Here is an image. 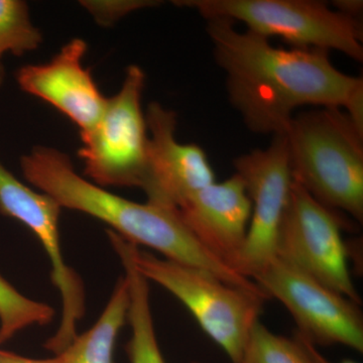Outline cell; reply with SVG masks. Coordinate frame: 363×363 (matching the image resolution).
<instances>
[{
	"mask_svg": "<svg viewBox=\"0 0 363 363\" xmlns=\"http://www.w3.org/2000/svg\"><path fill=\"white\" fill-rule=\"evenodd\" d=\"M206 21L229 101L253 133L284 135L302 106L343 109L363 126V79L339 71L328 51L279 49L226 18Z\"/></svg>",
	"mask_w": 363,
	"mask_h": 363,
	"instance_id": "cell-1",
	"label": "cell"
},
{
	"mask_svg": "<svg viewBox=\"0 0 363 363\" xmlns=\"http://www.w3.org/2000/svg\"><path fill=\"white\" fill-rule=\"evenodd\" d=\"M26 180L61 208L76 210L111 226L133 245L156 250L179 264L204 269L224 283L250 290V279L215 259L198 242L178 212L147 201H130L79 176L61 150L39 145L21 157Z\"/></svg>",
	"mask_w": 363,
	"mask_h": 363,
	"instance_id": "cell-2",
	"label": "cell"
},
{
	"mask_svg": "<svg viewBox=\"0 0 363 363\" xmlns=\"http://www.w3.org/2000/svg\"><path fill=\"white\" fill-rule=\"evenodd\" d=\"M293 180L322 205L363 220V126L340 108L294 116L284 133Z\"/></svg>",
	"mask_w": 363,
	"mask_h": 363,
	"instance_id": "cell-3",
	"label": "cell"
},
{
	"mask_svg": "<svg viewBox=\"0 0 363 363\" xmlns=\"http://www.w3.org/2000/svg\"><path fill=\"white\" fill-rule=\"evenodd\" d=\"M177 6L195 9L205 20L240 21L247 30L278 37L297 49L338 51L363 60V28L359 18L332 9L317 0H180Z\"/></svg>",
	"mask_w": 363,
	"mask_h": 363,
	"instance_id": "cell-4",
	"label": "cell"
},
{
	"mask_svg": "<svg viewBox=\"0 0 363 363\" xmlns=\"http://www.w3.org/2000/svg\"><path fill=\"white\" fill-rule=\"evenodd\" d=\"M138 247L133 245L138 272L179 298L231 362L238 363L267 298L228 285L204 269L160 259Z\"/></svg>",
	"mask_w": 363,
	"mask_h": 363,
	"instance_id": "cell-5",
	"label": "cell"
},
{
	"mask_svg": "<svg viewBox=\"0 0 363 363\" xmlns=\"http://www.w3.org/2000/svg\"><path fill=\"white\" fill-rule=\"evenodd\" d=\"M145 74L140 67L126 70L116 95L107 98L98 123L80 133L78 155L85 174L100 187L143 188L147 169L149 133L142 98Z\"/></svg>",
	"mask_w": 363,
	"mask_h": 363,
	"instance_id": "cell-6",
	"label": "cell"
},
{
	"mask_svg": "<svg viewBox=\"0 0 363 363\" xmlns=\"http://www.w3.org/2000/svg\"><path fill=\"white\" fill-rule=\"evenodd\" d=\"M344 224L334 210L317 201L293 180L279 226L276 257L298 267L357 304H362L347 264Z\"/></svg>",
	"mask_w": 363,
	"mask_h": 363,
	"instance_id": "cell-7",
	"label": "cell"
},
{
	"mask_svg": "<svg viewBox=\"0 0 363 363\" xmlns=\"http://www.w3.org/2000/svg\"><path fill=\"white\" fill-rule=\"evenodd\" d=\"M253 281L291 313L298 332L317 345H340L362 353L359 305L276 257Z\"/></svg>",
	"mask_w": 363,
	"mask_h": 363,
	"instance_id": "cell-8",
	"label": "cell"
},
{
	"mask_svg": "<svg viewBox=\"0 0 363 363\" xmlns=\"http://www.w3.org/2000/svg\"><path fill=\"white\" fill-rule=\"evenodd\" d=\"M233 166L252 201V217L238 272L253 281L276 257L279 226L290 198L293 177L285 135L272 136L266 149L236 157Z\"/></svg>",
	"mask_w": 363,
	"mask_h": 363,
	"instance_id": "cell-9",
	"label": "cell"
},
{
	"mask_svg": "<svg viewBox=\"0 0 363 363\" xmlns=\"http://www.w3.org/2000/svg\"><path fill=\"white\" fill-rule=\"evenodd\" d=\"M61 209L52 197L28 188L0 162V212L28 227L51 260L52 281L61 295L63 308L58 330L45 346L56 354L63 352L77 337L78 322L85 313L82 279L66 264L62 252Z\"/></svg>",
	"mask_w": 363,
	"mask_h": 363,
	"instance_id": "cell-10",
	"label": "cell"
},
{
	"mask_svg": "<svg viewBox=\"0 0 363 363\" xmlns=\"http://www.w3.org/2000/svg\"><path fill=\"white\" fill-rule=\"evenodd\" d=\"M149 133L147 169L143 190L147 201L175 209L190 196L215 182L206 152L176 138L177 114L159 102L145 112Z\"/></svg>",
	"mask_w": 363,
	"mask_h": 363,
	"instance_id": "cell-11",
	"label": "cell"
},
{
	"mask_svg": "<svg viewBox=\"0 0 363 363\" xmlns=\"http://www.w3.org/2000/svg\"><path fill=\"white\" fill-rule=\"evenodd\" d=\"M177 212L208 252L238 272L252 217V201L238 174L197 191Z\"/></svg>",
	"mask_w": 363,
	"mask_h": 363,
	"instance_id": "cell-12",
	"label": "cell"
},
{
	"mask_svg": "<svg viewBox=\"0 0 363 363\" xmlns=\"http://www.w3.org/2000/svg\"><path fill=\"white\" fill-rule=\"evenodd\" d=\"M86 51L85 40L75 38L51 61L23 66L16 74L21 90L65 114L78 126L80 133L90 130L98 123L107 100L89 69L83 66Z\"/></svg>",
	"mask_w": 363,
	"mask_h": 363,
	"instance_id": "cell-13",
	"label": "cell"
},
{
	"mask_svg": "<svg viewBox=\"0 0 363 363\" xmlns=\"http://www.w3.org/2000/svg\"><path fill=\"white\" fill-rule=\"evenodd\" d=\"M112 247L116 250L124 269L130 294L128 320L131 337L126 344L130 363H167L160 350L150 309L149 281L136 269L133 257V243L121 235L107 233Z\"/></svg>",
	"mask_w": 363,
	"mask_h": 363,
	"instance_id": "cell-14",
	"label": "cell"
},
{
	"mask_svg": "<svg viewBox=\"0 0 363 363\" xmlns=\"http://www.w3.org/2000/svg\"><path fill=\"white\" fill-rule=\"evenodd\" d=\"M130 294L126 279L117 281L111 300L96 323L60 354L65 363H116L114 348L119 332L128 320Z\"/></svg>",
	"mask_w": 363,
	"mask_h": 363,
	"instance_id": "cell-15",
	"label": "cell"
},
{
	"mask_svg": "<svg viewBox=\"0 0 363 363\" xmlns=\"http://www.w3.org/2000/svg\"><path fill=\"white\" fill-rule=\"evenodd\" d=\"M55 310L21 295L0 274V344L32 325L49 324Z\"/></svg>",
	"mask_w": 363,
	"mask_h": 363,
	"instance_id": "cell-16",
	"label": "cell"
},
{
	"mask_svg": "<svg viewBox=\"0 0 363 363\" xmlns=\"http://www.w3.org/2000/svg\"><path fill=\"white\" fill-rule=\"evenodd\" d=\"M43 42L30 21L28 6L21 0H0V63L6 54L21 56L35 51Z\"/></svg>",
	"mask_w": 363,
	"mask_h": 363,
	"instance_id": "cell-17",
	"label": "cell"
},
{
	"mask_svg": "<svg viewBox=\"0 0 363 363\" xmlns=\"http://www.w3.org/2000/svg\"><path fill=\"white\" fill-rule=\"evenodd\" d=\"M238 363H308L304 353L294 339L272 333L257 322Z\"/></svg>",
	"mask_w": 363,
	"mask_h": 363,
	"instance_id": "cell-18",
	"label": "cell"
},
{
	"mask_svg": "<svg viewBox=\"0 0 363 363\" xmlns=\"http://www.w3.org/2000/svg\"><path fill=\"white\" fill-rule=\"evenodd\" d=\"M82 4L100 23L108 25L135 9L157 6L159 2L131 0V1H84Z\"/></svg>",
	"mask_w": 363,
	"mask_h": 363,
	"instance_id": "cell-19",
	"label": "cell"
},
{
	"mask_svg": "<svg viewBox=\"0 0 363 363\" xmlns=\"http://www.w3.org/2000/svg\"><path fill=\"white\" fill-rule=\"evenodd\" d=\"M294 340L297 342L298 345L300 346L301 350H302L303 353H304L306 358H307L308 362L309 363H333L329 362L326 357L318 350L317 346H315L314 344L310 342L308 339H306L304 336L301 335L298 331L295 332L293 336ZM338 363H358L354 362V360L351 359H344L342 362Z\"/></svg>",
	"mask_w": 363,
	"mask_h": 363,
	"instance_id": "cell-20",
	"label": "cell"
},
{
	"mask_svg": "<svg viewBox=\"0 0 363 363\" xmlns=\"http://www.w3.org/2000/svg\"><path fill=\"white\" fill-rule=\"evenodd\" d=\"M0 363H65L63 354L55 355L54 357L47 359H33L16 354L11 351L0 350Z\"/></svg>",
	"mask_w": 363,
	"mask_h": 363,
	"instance_id": "cell-21",
	"label": "cell"
},
{
	"mask_svg": "<svg viewBox=\"0 0 363 363\" xmlns=\"http://www.w3.org/2000/svg\"><path fill=\"white\" fill-rule=\"evenodd\" d=\"M333 6L339 13L358 18L362 11L363 2L362 0H336L333 1Z\"/></svg>",
	"mask_w": 363,
	"mask_h": 363,
	"instance_id": "cell-22",
	"label": "cell"
},
{
	"mask_svg": "<svg viewBox=\"0 0 363 363\" xmlns=\"http://www.w3.org/2000/svg\"><path fill=\"white\" fill-rule=\"evenodd\" d=\"M4 77H6V73H4V68L2 64L0 63V88L4 84Z\"/></svg>",
	"mask_w": 363,
	"mask_h": 363,
	"instance_id": "cell-23",
	"label": "cell"
},
{
	"mask_svg": "<svg viewBox=\"0 0 363 363\" xmlns=\"http://www.w3.org/2000/svg\"><path fill=\"white\" fill-rule=\"evenodd\" d=\"M192 363H201V362H192Z\"/></svg>",
	"mask_w": 363,
	"mask_h": 363,
	"instance_id": "cell-24",
	"label": "cell"
},
{
	"mask_svg": "<svg viewBox=\"0 0 363 363\" xmlns=\"http://www.w3.org/2000/svg\"><path fill=\"white\" fill-rule=\"evenodd\" d=\"M304 355H305V354H304ZM306 359H307V358H306ZM307 362H308V360H307ZM308 363H309V362H308Z\"/></svg>",
	"mask_w": 363,
	"mask_h": 363,
	"instance_id": "cell-25",
	"label": "cell"
}]
</instances>
